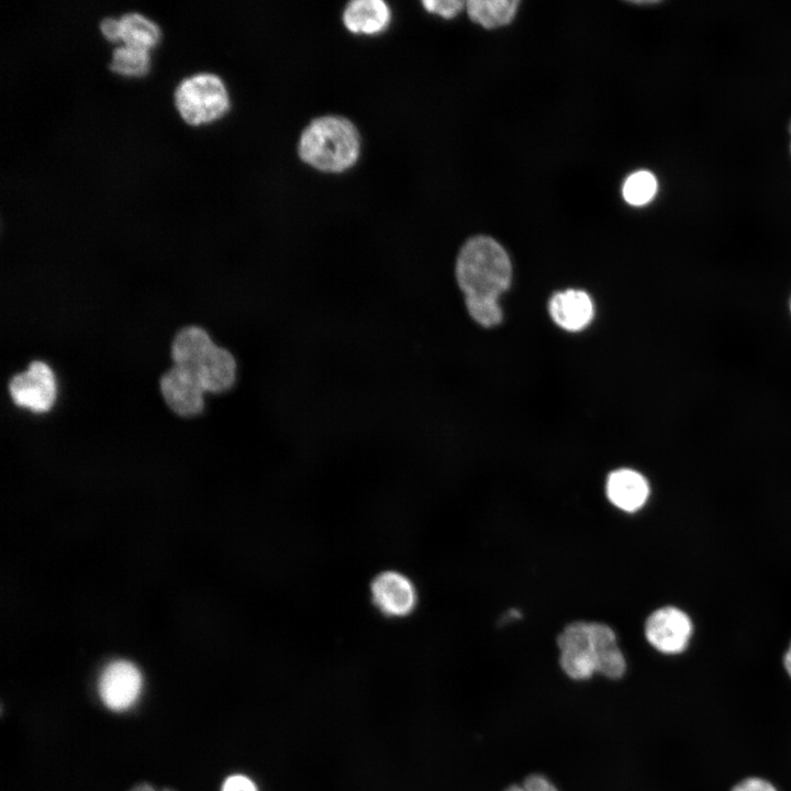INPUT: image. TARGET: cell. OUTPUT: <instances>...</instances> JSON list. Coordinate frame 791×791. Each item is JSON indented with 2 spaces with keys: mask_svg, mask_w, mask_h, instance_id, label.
Returning a JSON list of instances; mask_svg holds the SVG:
<instances>
[{
  "mask_svg": "<svg viewBox=\"0 0 791 791\" xmlns=\"http://www.w3.org/2000/svg\"><path fill=\"white\" fill-rule=\"evenodd\" d=\"M511 261L504 248L493 238L475 236L459 249L455 278L465 303L498 301L511 282Z\"/></svg>",
  "mask_w": 791,
  "mask_h": 791,
  "instance_id": "6da1fadb",
  "label": "cell"
},
{
  "mask_svg": "<svg viewBox=\"0 0 791 791\" xmlns=\"http://www.w3.org/2000/svg\"><path fill=\"white\" fill-rule=\"evenodd\" d=\"M170 353L174 366L189 372L205 392L223 393L236 382L234 355L216 345L200 326L181 328L171 343Z\"/></svg>",
  "mask_w": 791,
  "mask_h": 791,
  "instance_id": "7a4b0ae2",
  "label": "cell"
},
{
  "mask_svg": "<svg viewBox=\"0 0 791 791\" xmlns=\"http://www.w3.org/2000/svg\"><path fill=\"white\" fill-rule=\"evenodd\" d=\"M360 137L355 125L339 115L314 119L302 131L298 153L308 165L326 172H342L358 159Z\"/></svg>",
  "mask_w": 791,
  "mask_h": 791,
  "instance_id": "3957f363",
  "label": "cell"
},
{
  "mask_svg": "<svg viewBox=\"0 0 791 791\" xmlns=\"http://www.w3.org/2000/svg\"><path fill=\"white\" fill-rule=\"evenodd\" d=\"M175 102L182 119L190 124L215 120L230 105L224 82L211 73H198L182 79L176 88Z\"/></svg>",
  "mask_w": 791,
  "mask_h": 791,
  "instance_id": "277c9868",
  "label": "cell"
},
{
  "mask_svg": "<svg viewBox=\"0 0 791 791\" xmlns=\"http://www.w3.org/2000/svg\"><path fill=\"white\" fill-rule=\"evenodd\" d=\"M644 634L647 643L656 651L666 656H677L689 648L694 634V624L684 610L675 605H665L648 615Z\"/></svg>",
  "mask_w": 791,
  "mask_h": 791,
  "instance_id": "5b68a950",
  "label": "cell"
},
{
  "mask_svg": "<svg viewBox=\"0 0 791 791\" xmlns=\"http://www.w3.org/2000/svg\"><path fill=\"white\" fill-rule=\"evenodd\" d=\"M9 392L18 406L34 413L47 412L57 396L54 372L44 361L34 360L25 371L11 378Z\"/></svg>",
  "mask_w": 791,
  "mask_h": 791,
  "instance_id": "8992f818",
  "label": "cell"
},
{
  "mask_svg": "<svg viewBox=\"0 0 791 791\" xmlns=\"http://www.w3.org/2000/svg\"><path fill=\"white\" fill-rule=\"evenodd\" d=\"M559 666L575 681H586L597 673L590 622H572L557 637Z\"/></svg>",
  "mask_w": 791,
  "mask_h": 791,
  "instance_id": "52a82bcc",
  "label": "cell"
},
{
  "mask_svg": "<svg viewBox=\"0 0 791 791\" xmlns=\"http://www.w3.org/2000/svg\"><path fill=\"white\" fill-rule=\"evenodd\" d=\"M143 679L138 668L127 660L110 662L99 679V694L103 704L113 711L131 708L140 697Z\"/></svg>",
  "mask_w": 791,
  "mask_h": 791,
  "instance_id": "ba28073f",
  "label": "cell"
},
{
  "mask_svg": "<svg viewBox=\"0 0 791 791\" xmlns=\"http://www.w3.org/2000/svg\"><path fill=\"white\" fill-rule=\"evenodd\" d=\"M371 599L376 608L387 616L409 615L417 601L413 582L394 570L380 572L371 582Z\"/></svg>",
  "mask_w": 791,
  "mask_h": 791,
  "instance_id": "9c48e42d",
  "label": "cell"
},
{
  "mask_svg": "<svg viewBox=\"0 0 791 791\" xmlns=\"http://www.w3.org/2000/svg\"><path fill=\"white\" fill-rule=\"evenodd\" d=\"M159 386L166 404L174 413L190 417L203 411L205 391L186 370L172 366L161 376Z\"/></svg>",
  "mask_w": 791,
  "mask_h": 791,
  "instance_id": "30bf717a",
  "label": "cell"
},
{
  "mask_svg": "<svg viewBox=\"0 0 791 791\" xmlns=\"http://www.w3.org/2000/svg\"><path fill=\"white\" fill-rule=\"evenodd\" d=\"M605 492L614 506L624 512L634 513L647 503L650 497V484L639 471L621 468L608 476Z\"/></svg>",
  "mask_w": 791,
  "mask_h": 791,
  "instance_id": "8fae6325",
  "label": "cell"
},
{
  "mask_svg": "<svg viewBox=\"0 0 791 791\" xmlns=\"http://www.w3.org/2000/svg\"><path fill=\"white\" fill-rule=\"evenodd\" d=\"M553 321L569 332L581 331L589 325L594 309L590 296L576 289L557 292L548 305Z\"/></svg>",
  "mask_w": 791,
  "mask_h": 791,
  "instance_id": "7c38bea8",
  "label": "cell"
},
{
  "mask_svg": "<svg viewBox=\"0 0 791 791\" xmlns=\"http://www.w3.org/2000/svg\"><path fill=\"white\" fill-rule=\"evenodd\" d=\"M597 673L616 680L627 668L626 658L617 644L615 632L606 624L590 622Z\"/></svg>",
  "mask_w": 791,
  "mask_h": 791,
  "instance_id": "4fadbf2b",
  "label": "cell"
},
{
  "mask_svg": "<svg viewBox=\"0 0 791 791\" xmlns=\"http://www.w3.org/2000/svg\"><path fill=\"white\" fill-rule=\"evenodd\" d=\"M390 19V8L382 0H354L348 2L343 12L346 29L366 35L386 30Z\"/></svg>",
  "mask_w": 791,
  "mask_h": 791,
  "instance_id": "5bb4252c",
  "label": "cell"
},
{
  "mask_svg": "<svg viewBox=\"0 0 791 791\" xmlns=\"http://www.w3.org/2000/svg\"><path fill=\"white\" fill-rule=\"evenodd\" d=\"M519 3L517 0H469L466 7L474 22L493 29L510 23Z\"/></svg>",
  "mask_w": 791,
  "mask_h": 791,
  "instance_id": "9a60e30c",
  "label": "cell"
},
{
  "mask_svg": "<svg viewBox=\"0 0 791 791\" xmlns=\"http://www.w3.org/2000/svg\"><path fill=\"white\" fill-rule=\"evenodd\" d=\"M121 40L125 45L147 49L160 37L156 23L137 12H129L121 16Z\"/></svg>",
  "mask_w": 791,
  "mask_h": 791,
  "instance_id": "2e32d148",
  "label": "cell"
},
{
  "mask_svg": "<svg viewBox=\"0 0 791 791\" xmlns=\"http://www.w3.org/2000/svg\"><path fill=\"white\" fill-rule=\"evenodd\" d=\"M110 69L121 75L140 76L149 68L147 49L123 45L113 49Z\"/></svg>",
  "mask_w": 791,
  "mask_h": 791,
  "instance_id": "e0dca14e",
  "label": "cell"
},
{
  "mask_svg": "<svg viewBox=\"0 0 791 791\" xmlns=\"http://www.w3.org/2000/svg\"><path fill=\"white\" fill-rule=\"evenodd\" d=\"M657 191L655 176L646 170H639L630 175L623 185V198L632 205L648 203Z\"/></svg>",
  "mask_w": 791,
  "mask_h": 791,
  "instance_id": "ac0fdd59",
  "label": "cell"
},
{
  "mask_svg": "<svg viewBox=\"0 0 791 791\" xmlns=\"http://www.w3.org/2000/svg\"><path fill=\"white\" fill-rule=\"evenodd\" d=\"M466 309L470 317L479 325L491 327L502 320V311L498 301L483 300L467 302Z\"/></svg>",
  "mask_w": 791,
  "mask_h": 791,
  "instance_id": "d6986e66",
  "label": "cell"
},
{
  "mask_svg": "<svg viewBox=\"0 0 791 791\" xmlns=\"http://www.w3.org/2000/svg\"><path fill=\"white\" fill-rule=\"evenodd\" d=\"M503 791H559V789L547 776L531 773L522 783H513Z\"/></svg>",
  "mask_w": 791,
  "mask_h": 791,
  "instance_id": "ffe728a7",
  "label": "cell"
},
{
  "mask_svg": "<svg viewBox=\"0 0 791 791\" xmlns=\"http://www.w3.org/2000/svg\"><path fill=\"white\" fill-rule=\"evenodd\" d=\"M422 4L432 13L438 14L445 19H452L461 11L466 2L461 0H424Z\"/></svg>",
  "mask_w": 791,
  "mask_h": 791,
  "instance_id": "44dd1931",
  "label": "cell"
},
{
  "mask_svg": "<svg viewBox=\"0 0 791 791\" xmlns=\"http://www.w3.org/2000/svg\"><path fill=\"white\" fill-rule=\"evenodd\" d=\"M729 791H779L777 787L769 780L750 776L739 780Z\"/></svg>",
  "mask_w": 791,
  "mask_h": 791,
  "instance_id": "7402d4cb",
  "label": "cell"
},
{
  "mask_svg": "<svg viewBox=\"0 0 791 791\" xmlns=\"http://www.w3.org/2000/svg\"><path fill=\"white\" fill-rule=\"evenodd\" d=\"M221 791H259L256 783L244 775H232L225 779Z\"/></svg>",
  "mask_w": 791,
  "mask_h": 791,
  "instance_id": "603a6c76",
  "label": "cell"
},
{
  "mask_svg": "<svg viewBox=\"0 0 791 791\" xmlns=\"http://www.w3.org/2000/svg\"><path fill=\"white\" fill-rule=\"evenodd\" d=\"M100 30L109 41L118 42L121 40L120 20L110 16L104 18L100 22Z\"/></svg>",
  "mask_w": 791,
  "mask_h": 791,
  "instance_id": "cb8c5ba5",
  "label": "cell"
},
{
  "mask_svg": "<svg viewBox=\"0 0 791 791\" xmlns=\"http://www.w3.org/2000/svg\"><path fill=\"white\" fill-rule=\"evenodd\" d=\"M782 665L788 677L791 679V640L782 656Z\"/></svg>",
  "mask_w": 791,
  "mask_h": 791,
  "instance_id": "d4e9b609",
  "label": "cell"
},
{
  "mask_svg": "<svg viewBox=\"0 0 791 791\" xmlns=\"http://www.w3.org/2000/svg\"><path fill=\"white\" fill-rule=\"evenodd\" d=\"M130 791H157V790H156L154 787H152V786H149V784H147V783H142V784H138V786L134 787V788H133L132 790H130ZM161 791H172V790L164 789V790H161Z\"/></svg>",
  "mask_w": 791,
  "mask_h": 791,
  "instance_id": "484cf974",
  "label": "cell"
},
{
  "mask_svg": "<svg viewBox=\"0 0 791 791\" xmlns=\"http://www.w3.org/2000/svg\"><path fill=\"white\" fill-rule=\"evenodd\" d=\"M790 313H791V300H790Z\"/></svg>",
  "mask_w": 791,
  "mask_h": 791,
  "instance_id": "4316f807",
  "label": "cell"
},
{
  "mask_svg": "<svg viewBox=\"0 0 791 791\" xmlns=\"http://www.w3.org/2000/svg\"><path fill=\"white\" fill-rule=\"evenodd\" d=\"M790 134H791V125H790Z\"/></svg>",
  "mask_w": 791,
  "mask_h": 791,
  "instance_id": "83f0119b",
  "label": "cell"
}]
</instances>
